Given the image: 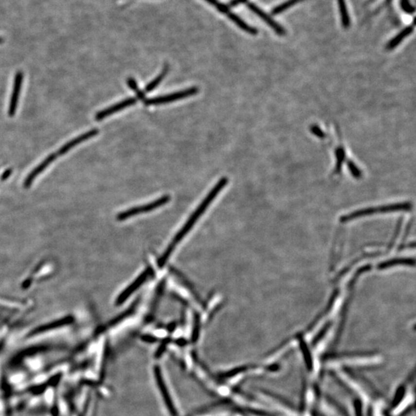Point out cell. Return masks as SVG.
<instances>
[{
    "label": "cell",
    "mask_w": 416,
    "mask_h": 416,
    "mask_svg": "<svg viewBox=\"0 0 416 416\" xmlns=\"http://www.w3.org/2000/svg\"><path fill=\"white\" fill-rule=\"evenodd\" d=\"M228 179L227 178H222L219 181L217 184L215 185L214 188L210 191L209 194H207V196L203 199L200 205L198 206V208L195 210L191 217H189L188 220L185 223L184 226L180 230L179 232L177 234L172 241L169 244V246L166 248L163 255L161 256V258L158 261V265L160 267L163 266L166 264V261L168 260L169 257L171 255V253L174 252V248L177 247L178 244L181 242V240L186 236L189 231H191L193 226L195 224L198 219L203 215V212L207 210L208 206L211 204V202L215 200V198L217 196V194L222 191V189L225 187L226 185L228 184Z\"/></svg>",
    "instance_id": "1"
},
{
    "label": "cell",
    "mask_w": 416,
    "mask_h": 416,
    "mask_svg": "<svg viewBox=\"0 0 416 416\" xmlns=\"http://www.w3.org/2000/svg\"><path fill=\"white\" fill-rule=\"evenodd\" d=\"M412 209V203L409 202L405 203H394L389 205L382 206L379 207H370L366 209L359 210L351 213L350 215H345L341 218L342 222H348L351 220L362 217L369 216V215H377L381 213L395 212V211H406Z\"/></svg>",
    "instance_id": "2"
},
{
    "label": "cell",
    "mask_w": 416,
    "mask_h": 416,
    "mask_svg": "<svg viewBox=\"0 0 416 416\" xmlns=\"http://www.w3.org/2000/svg\"><path fill=\"white\" fill-rule=\"evenodd\" d=\"M198 92H199V90H198V87H191V88L184 90L173 92V93L165 95V96H160L154 97V98L146 99L144 101V104L146 106L169 104V103H172L176 100H181V99L194 96V95H196Z\"/></svg>",
    "instance_id": "3"
},
{
    "label": "cell",
    "mask_w": 416,
    "mask_h": 416,
    "mask_svg": "<svg viewBox=\"0 0 416 416\" xmlns=\"http://www.w3.org/2000/svg\"><path fill=\"white\" fill-rule=\"evenodd\" d=\"M170 200V196L165 195V196L161 197L159 199L154 200L152 203H147V204H145V205L140 206V207H133V208H130V209L124 211V212L120 213V215L117 217V218L119 220H125V219L129 218L130 217L136 216V215H141L143 213L153 211V210L157 209L158 207L164 205L166 203H168Z\"/></svg>",
    "instance_id": "4"
},
{
    "label": "cell",
    "mask_w": 416,
    "mask_h": 416,
    "mask_svg": "<svg viewBox=\"0 0 416 416\" xmlns=\"http://www.w3.org/2000/svg\"><path fill=\"white\" fill-rule=\"evenodd\" d=\"M154 376H155L156 381H157V385L159 388L161 396L163 397V399L164 400L166 408L168 409L171 416H178V413H177V410L174 407V402H173L171 397L169 395L168 389L166 388L164 380H163L162 375H161V369L158 366H155L154 368Z\"/></svg>",
    "instance_id": "5"
},
{
    "label": "cell",
    "mask_w": 416,
    "mask_h": 416,
    "mask_svg": "<svg viewBox=\"0 0 416 416\" xmlns=\"http://www.w3.org/2000/svg\"><path fill=\"white\" fill-rule=\"evenodd\" d=\"M23 81V72L18 71L16 73L13 83V92H12L11 99L9 103V109H8V116L9 117H14L17 112V106H18V98L20 94L21 87Z\"/></svg>",
    "instance_id": "6"
},
{
    "label": "cell",
    "mask_w": 416,
    "mask_h": 416,
    "mask_svg": "<svg viewBox=\"0 0 416 416\" xmlns=\"http://www.w3.org/2000/svg\"><path fill=\"white\" fill-rule=\"evenodd\" d=\"M137 99L133 98V97L125 99L123 101L119 102L117 104L111 106L109 108H106V109H103V110H100L95 116V120H97V121L104 120V119L109 117L111 115H113V113H117V112L120 110H123L125 108H129L130 106L135 105L137 104Z\"/></svg>",
    "instance_id": "7"
},
{
    "label": "cell",
    "mask_w": 416,
    "mask_h": 416,
    "mask_svg": "<svg viewBox=\"0 0 416 416\" xmlns=\"http://www.w3.org/2000/svg\"><path fill=\"white\" fill-rule=\"evenodd\" d=\"M247 6L252 10L253 13H255L256 15L258 16L260 18H262L263 20L266 22L267 24L269 25L274 30L276 34L281 36H283L286 34V31L281 25L278 24L275 20H274L270 16L268 15L266 13L263 11L262 9H260L258 6H256L255 4L252 2H248Z\"/></svg>",
    "instance_id": "8"
},
{
    "label": "cell",
    "mask_w": 416,
    "mask_h": 416,
    "mask_svg": "<svg viewBox=\"0 0 416 416\" xmlns=\"http://www.w3.org/2000/svg\"><path fill=\"white\" fill-rule=\"evenodd\" d=\"M150 274H151V269L150 268H148L147 270L143 272L142 274L139 276L137 279L128 287L127 289H125L123 291L122 294H120L118 298H117V303L120 305V304H122L123 302H125L129 296L131 295L143 284L145 283L148 277H150Z\"/></svg>",
    "instance_id": "9"
},
{
    "label": "cell",
    "mask_w": 416,
    "mask_h": 416,
    "mask_svg": "<svg viewBox=\"0 0 416 416\" xmlns=\"http://www.w3.org/2000/svg\"><path fill=\"white\" fill-rule=\"evenodd\" d=\"M99 133V130L97 129H92L91 130H89V131L86 132L85 133H83L81 135L79 136V137H76V138H74L72 141H69L67 142L66 145H63L59 150H58L57 155H63V154H67V152L70 151L71 149L75 147V146H77V145H80L81 143L84 142V141H88L90 139L92 138V137H95V136L97 135Z\"/></svg>",
    "instance_id": "10"
},
{
    "label": "cell",
    "mask_w": 416,
    "mask_h": 416,
    "mask_svg": "<svg viewBox=\"0 0 416 416\" xmlns=\"http://www.w3.org/2000/svg\"><path fill=\"white\" fill-rule=\"evenodd\" d=\"M57 154H52L49 155L48 157H46V159L43 161V162H41L38 166L34 168V170H32L31 172L30 173V174L27 176V178L25 180L24 182V187L26 188H28V187H30V185L33 183L34 180L41 174V173H43L45 169L47 168L49 166H50V163H52L55 159H56V157H57Z\"/></svg>",
    "instance_id": "11"
},
{
    "label": "cell",
    "mask_w": 416,
    "mask_h": 416,
    "mask_svg": "<svg viewBox=\"0 0 416 416\" xmlns=\"http://www.w3.org/2000/svg\"><path fill=\"white\" fill-rule=\"evenodd\" d=\"M397 265H405V266H414V258H394L385 262L381 263L378 265L379 270H385L392 267L397 266Z\"/></svg>",
    "instance_id": "12"
},
{
    "label": "cell",
    "mask_w": 416,
    "mask_h": 416,
    "mask_svg": "<svg viewBox=\"0 0 416 416\" xmlns=\"http://www.w3.org/2000/svg\"><path fill=\"white\" fill-rule=\"evenodd\" d=\"M413 30H414V23H413V26H407L405 30L400 32L399 34L395 36L392 40L389 41V43L386 46L387 50H394L398 45H399L401 43V41L403 40L405 37L408 36L409 34L413 33Z\"/></svg>",
    "instance_id": "13"
},
{
    "label": "cell",
    "mask_w": 416,
    "mask_h": 416,
    "mask_svg": "<svg viewBox=\"0 0 416 416\" xmlns=\"http://www.w3.org/2000/svg\"><path fill=\"white\" fill-rule=\"evenodd\" d=\"M169 71V66L167 64L165 65V67H163V71L161 73L154 79V80H152L151 82L148 83L146 87H145V91L146 92H150L151 91L154 90L155 89L156 87L157 86L159 85L160 83H161V81L164 79L165 76H166V74Z\"/></svg>",
    "instance_id": "14"
},
{
    "label": "cell",
    "mask_w": 416,
    "mask_h": 416,
    "mask_svg": "<svg viewBox=\"0 0 416 416\" xmlns=\"http://www.w3.org/2000/svg\"><path fill=\"white\" fill-rule=\"evenodd\" d=\"M338 3H339L342 26H344L345 29H348L350 26V18L347 6H346L345 0H338Z\"/></svg>",
    "instance_id": "15"
},
{
    "label": "cell",
    "mask_w": 416,
    "mask_h": 416,
    "mask_svg": "<svg viewBox=\"0 0 416 416\" xmlns=\"http://www.w3.org/2000/svg\"><path fill=\"white\" fill-rule=\"evenodd\" d=\"M335 156H336V164H335V169H334V174H338L341 172L342 170V166L345 160V151L343 146H339L336 150H335Z\"/></svg>",
    "instance_id": "16"
},
{
    "label": "cell",
    "mask_w": 416,
    "mask_h": 416,
    "mask_svg": "<svg viewBox=\"0 0 416 416\" xmlns=\"http://www.w3.org/2000/svg\"><path fill=\"white\" fill-rule=\"evenodd\" d=\"M302 1H304V0H288V1L284 2V3L281 4L279 6L274 8L273 10H272L271 13L273 15H277V14H279V13H283L287 9H289V8L294 6L296 4L300 2H302Z\"/></svg>",
    "instance_id": "17"
},
{
    "label": "cell",
    "mask_w": 416,
    "mask_h": 416,
    "mask_svg": "<svg viewBox=\"0 0 416 416\" xmlns=\"http://www.w3.org/2000/svg\"><path fill=\"white\" fill-rule=\"evenodd\" d=\"M127 84L129 86V88L132 90L134 91L135 92L136 95H137V99L139 100H143V102L145 101L146 100V96H145V92H143L142 90H140L138 86H137V82L136 80L132 77H129L127 79Z\"/></svg>",
    "instance_id": "18"
},
{
    "label": "cell",
    "mask_w": 416,
    "mask_h": 416,
    "mask_svg": "<svg viewBox=\"0 0 416 416\" xmlns=\"http://www.w3.org/2000/svg\"><path fill=\"white\" fill-rule=\"evenodd\" d=\"M347 164H348L350 173H351L353 178H356V179H359V178H362V171L359 170V167L352 161H350V160L347 161Z\"/></svg>",
    "instance_id": "19"
},
{
    "label": "cell",
    "mask_w": 416,
    "mask_h": 416,
    "mask_svg": "<svg viewBox=\"0 0 416 416\" xmlns=\"http://www.w3.org/2000/svg\"><path fill=\"white\" fill-rule=\"evenodd\" d=\"M400 6H401V9L406 13L412 14L415 12V7L410 3L409 0H401Z\"/></svg>",
    "instance_id": "20"
},
{
    "label": "cell",
    "mask_w": 416,
    "mask_h": 416,
    "mask_svg": "<svg viewBox=\"0 0 416 416\" xmlns=\"http://www.w3.org/2000/svg\"><path fill=\"white\" fill-rule=\"evenodd\" d=\"M311 131L312 132L313 134H314L316 137H319V138L326 137V133H324L322 129L319 127L316 126V125L311 127Z\"/></svg>",
    "instance_id": "21"
},
{
    "label": "cell",
    "mask_w": 416,
    "mask_h": 416,
    "mask_svg": "<svg viewBox=\"0 0 416 416\" xmlns=\"http://www.w3.org/2000/svg\"><path fill=\"white\" fill-rule=\"evenodd\" d=\"M245 370V368H235V369L231 370L229 372H226L224 375H222V377L223 378H230L232 377V376H235L237 375V374L240 373V372H242V371H244Z\"/></svg>",
    "instance_id": "22"
},
{
    "label": "cell",
    "mask_w": 416,
    "mask_h": 416,
    "mask_svg": "<svg viewBox=\"0 0 416 416\" xmlns=\"http://www.w3.org/2000/svg\"><path fill=\"white\" fill-rule=\"evenodd\" d=\"M246 0H232L231 2H230V6H236L239 4L243 3V2H245Z\"/></svg>",
    "instance_id": "23"
},
{
    "label": "cell",
    "mask_w": 416,
    "mask_h": 416,
    "mask_svg": "<svg viewBox=\"0 0 416 416\" xmlns=\"http://www.w3.org/2000/svg\"><path fill=\"white\" fill-rule=\"evenodd\" d=\"M0 41H1V40H0Z\"/></svg>",
    "instance_id": "24"
}]
</instances>
